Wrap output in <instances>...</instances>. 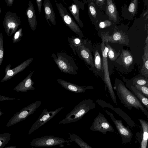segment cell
<instances>
[{
    "label": "cell",
    "instance_id": "cell-1",
    "mask_svg": "<svg viewBox=\"0 0 148 148\" xmlns=\"http://www.w3.org/2000/svg\"><path fill=\"white\" fill-rule=\"evenodd\" d=\"M114 88L116 91L119 99L125 107L129 110L134 107L140 110L148 118V111L136 97L126 88L121 80L115 78Z\"/></svg>",
    "mask_w": 148,
    "mask_h": 148
},
{
    "label": "cell",
    "instance_id": "cell-2",
    "mask_svg": "<svg viewBox=\"0 0 148 148\" xmlns=\"http://www.w3.org/2000/svg\"><path fill=\"white\" fill-rule=\"evenodd\" d=\"M95 103L91 99L83 100L76 106L59 124H66L78 121L89 111L95 108Z\"/></svg>",
    "mask_w": 148,
    "mask_h": 148
},
{
    "label": "cell",
    "instance_id": "cell-3",
    "mask_svg": "<svg viewBox=\"0 0 148 148\" xmlns=\"http://www.w3.org/2000/svg\"><path fill=\"white\" fill-rule=\"evenodd\" d=\"M58 67L62 72L75 75L77 74L78 68L73 59L64 52H58L51 55Z\"/></svg>",
    "mask_w": 148,
    "mask_h": 148
},
{
    "label": "cell",
    "instance_id": "cell-4",
    "mask_svg": "<svg viewBox=\"0 0 148 148\" xmlns=\"http://www.w3.org/2000/svg\"><path fill=\"white\" fill-rule=\"evenodd\" d=\"M41 103V101H37L23 108L12 117L9 120L6 126L7 127H10L25 120L33 113L40 106Z\"/></svg>",
    "mask_w": 148,
    "mask_h": 148
},
{
    "label": "cell",
    "instance_id": "cell-5",
    "mask_svg": "<svg viewBox=\"0 0 148 148\" xmlns=\"http://www.w3.org/2000/svg\"><path fill=\"white\" fill-rule=\"evenodd\" d=\"M60 16L65 25L80 38L84 37L79 26L69 14L66 8L60 3L55 1Z\"/></svg>",
    "mask_w": 148,
    "mask_h": 148
},
{
    "label": "cell",
    "instance_id": "cell-6",
    "mask_svg": "<svg viewBox=\"0 0 148 148\" xmlns=\"http://www.w3.org/2000/svg\"><path fill=\"white\" fill-rule=\"evenodd\" d=\"M20 25V18L16 14L10 11L6 13L3 25L5 33L8 37H11L15 33Z\"/></svg>",
    "mask_w": 148,
    "mask_h": 148
},
{
    "label": "cell",
    "instance_id": "cell-7",
    "mask_svg": "<svg viewBox=\"0 0 148 148\" xmlns=\"http://www.w3.org/2000/svg\"><path fill=\"white\" fill-rule=\"evenodd\" d=\"M104 110L109 116L114 124L121 137L122 139V143L125 144L130 142L133 135L130 129L129 126H125L121 120H117L114 117L113 114L105 109Z\"/></svg>",
    "mask_w": 148,
    "mask_h": 148
},
{
    "label": "cell",
    "instance_id": "cell-8",
    "mask_svg": "<svg viewBox=\"0 0 148 148\" xmlns=\"http://www.w3.org/2000/svg\"><path fill=\"white\" fill-rule=\"evenodd\" d=\"M90 129L91 130L100 132L105 135L108 132H116L104 115L100 112L94 119Z\"/></svg>",
    "mask_w": 148,
    "mask_h": 148
},
{
    "label": "cell",
    "instance_id": "cell-9",
    "mask_svg": "<svg viewBox=\"0 0 148 148\" xmlns=\"http://www.w3.org/2000/svg\"><path fill=\"white\" fill-rule=\"evenodd\" d=\"M65 141L63 138L53 136H46L33 139L30 145L35 147H51L62 145Z\"/></svg>",
    "mask_w": 148,
    "mask_h": 148
},
{
    "label": "cell",
    "instance_id": "cell-10",
    "mask_svg": "<svg viewBox=\"0 0 148 148\" xmlns=\"http://www.w3.org/2000/svg\"><path fill=\"white\" fill-rule=\"evenodd\" d=\"M64 107V106H63L53 111L49 112L47 109L45 108L38 119L31 127L29 131L28 134H30L51 120Z\"/></svg>",
    "mask_w": 148,
    "mask_h": 148
},
{
    "label": "cell",
    "instance_id": "cell-11",
    "mask_svg": "<svg viewBox=\"0 0 148 148\" xmlns=\"http://www.w3.org/2000/svg\"><path fill=\"white\" fill-rule=\"evenodd\" d=\"M107 33H101L102 41L104 43H115L121 44L128 45L129 41L128 36L121 31L117 30L115 29L114 31L111 35H110Z\"/></svg>",
    "mask_w": 148,
    "mask_h": 148
},
{
    "label": "cell",
    "instance_id": "cell-12",
    "mask_svg": "<svg viewBox=\"0 0 148 148\" xmlns=\"http://www.w3.org/2000/svg\"><path fill=\"white\" fill-rule=\"evenodd\" d=\"M33 59V58L27 59L13 69L10 68L11 64H8L5 69V75L0 82H3L10 79L18 73L23 71L30 64Z\"/></svg>",
    "mask_w": 148,
    "mask_h": 148
},
{
    "label": "cell",
    "instance_id": "cell-13",
    "mask_svg": "<svg viewBox=\"0 0 148 148\" xmlns=\"http://www.w3.org/2000/svg\"><path fill=\"white\" fill-rule=\"evenodd\" d=\"M79 58L88 65L93 68L95 66L91 51L86 41L83 45L78 47L75 49Z\"/></svg>",
    "mask_w": 148,
    "mask_h": 148
},
{
    "label": "cell",
    "instance_id": "cell-14",
    "mask_svg": "<svg viewBox=\"0 0 148 148\" xmlns=\"http://www.w3.org/2000/svg\"><path fill=\"white\" fill-rule=\"evenodd\" d=\"M35 71L34 70L30 72L24 79L13 89V90L17 92H25L28 90H35V88L33 86L34 82L32 79V77Z\"/></svg>",
    "mask_w": 148,
    "mask_h": 148
},
{
    "label": "cell",
    "instance_id": "cell-15",
    "mask_svg": "<svg viewBox=\"0 0 148 148\" xmlns=\"http://www.w3.org/2000/svg\"><path fill=\"white\" fill-rule=\"evenodd\" d=\"M57 81L66 90L75 93L84 92L86 89H92L94 88L93 87L90 86H80L59 78L57 79Z\"/></svg>",
    "mask_w": 148,
    "mask_h": 148
},
{
    "label": "cell",
    "instance_id": "cell-16",
    "mask_svg": "<svg viewBox=\"0 0 148 148\" xmlns=\"http://www.w3.org/2000/svg\"><path fill=\"white\" fill-rule=\"evenodd\" d=\"M72 1L74 3H72L71 5L68 7V9L79 25L82 28L84 25L80 18L79 14L80 9H84V3L78 0Z\"/></svg>",
    "mask_w": 148,
    "mask_h": 148
},
{
    "label": "cell",
    "instance_id": "cell-17",
    "mask_svg": "<svg viewBox=\"0 0 148 148\" xmlns=\"http://www.w3.org/2000/svg\"><path fill=\"white\" fill-rule=\"evenodd\" d=\"M45 17L47 23L50 26L51 25L49 20L53 25L56 24L55 14L53 10L52 4L49 0H45L43 4Z\"/></svg>",
    "mask_w": 148,
    "mask_h": 148
},
{
    "label": "cell",
    "instance_id": "cell-18",
    "mask_svg": "<svg viewBox=\"0 0 148 148\" xmlns=\"http://www.w3.org/2000/svg\"><path fill=\"white\" fill-rule=\"evenodd\" d=\"M28 6L26 10L28 21L31 29L34 31L37 25V21L36 12L34 5L31 1L28 2Z\"/></svg>",
    "mask_w": 148,
    "mask_h": 148
},
{
    "label": "cell",
    "instance_id": "cell-19",
    "mask_svg": "<svg viewBox=\"0 0 148 148\" xmlns=\"http://www.w3.org/2000/svg\"><path fill=\"white\" fill-rule=\"evenodd\" d=\"M102 107H108L116 112L117 114H118L125 121L129 126L131 127H133L135 126V122L131 119L125 113H124L123 111L121 110L118 108L119 110H118L117 108H114L112 105L109 103H108L105 101H103L102 103Z\"/></svg>",
    "mask_w": 148,
    "mask_h": 148
},
{
    "label": "cell",
    "instance_id": "cell-20",
    "mask_svg": "<svg viewBox=\"0 0 148 148\" xmlns=\"http://www.w3.org/2000/svg\"><path fill=\"white\" fill-rule=\"evenodd\" d=\"M120 60V64L127 69L133 63L134 59L131 53L126 50H122V53L119 59Z\"/></svg>",
    "mask_w": 148,
    "mask_h": 148
},
{
    "label": "cell",
    "instance_id": "cell-21",
    "mask_svg": "<svg viewBox=\"0 0 148 148\" xmlns=\"http://www.w3.org/2000/svg\"><path fill=\"white\" fill-rule=\"evenodd\" d=\"M145 45L144 47V53L142 57L143 66L141 72L142 75L145 78L148 79V37L147 36L145 41Z\"/></svg>",
    "mask_w": 148,
    "mask_h": 148
},
{
    "label": "cell",
    "instance_id": "cell-22",
    "mask_svg": "<svg viewBox=\"0 0 148 148\" xmlns=\"http://www.w3.org/2000/svg\"><path fill=\"white\" fill-rule=\"evenodd\" d=\"M107 1L106 14L108 16L110 20L116 22L117 20L118 15L116 6L111 0H108Z\"/></svg>",
    "mask_w": 148,
    "mask_h": 148
},
{
    "label": "cell",
    "instance_id": "cell-23",
    "mask_svg": "<svg viewBox=\"0 0 148 148\" xmlns=\"http://www.w3.org/2000/svg\"><path fill=\"white\" fill-rule=\"evenodd\" d=\"M138 120L141 125L143 131L140 148H147L148 139V122L140 119H138Z\"/></svg>",
    "mask_w": 148,
    "mask_h": 148
},
{
    "label": "cell",
    "instance_id": "cell-24",
    "mask_svg": "<svg viewBox=\"0 0 148 148\" xmlns=\"http://www.w3.org/2000/svg\"><path fill=\"white\" fill-rule=\"evenodd\" d=\"M86 40H84L82 38L74 36L68 37L69 45L72 49L75 55L76 54L75 51L76 48L85 43Z\"/></svg>",
    "mask_w": 148,
    "mask_h": 148
},
{
    "label": "cell",
    "instance_id": "cell-25",
    "mask_svg": "<svg viewBox=\"0 0 148 148\" xmlns=\"http://www.w3.org/2000/svg\"><path fill=\"white\" fill-rule=\"evenodd\" d=\"M131 90L140 101L145 108L148 110V99L143 94L138 91L133 85L131 86Z\"/></svg>",
    "mask_w": 148,
    "mask_h": 148
},
{
    "label": "cell",
    "instance_id": "cell-26",
    "mask_svg": "<svg viewBox=\"0 0 148 148\" xmlns=\"http://www.w3.org/2000/svg\"><path fill=\"white\" fill-rule=\"evenodd\" d=\"M69 134L71 140L75 142L81 148H92L76 134Z\"/></svg>",
    "mask_w": 148,
    "mask_h": 148
},
{
    "label": "cell",
    "instance_id": "cell-27",
    "mask_svg": "<svg viewBox=\"0 0 148 148\" xmlns=\"http://www.w3.org/2000/svg\"><path fill=\"white\" fill-rule=\"evenodd\" d=\"M105 43L108 49V56L111 61H115L120 55L119 51L117 53L108 43Z\"/></svg>",
    "mask_w": 148,
    "mask_h": 148
},
{
    "label": "cell",
    "instance_id": "cell-28",
    "mask_svg": "<svg viewBox=\"0 0 148 148\" xmlns=\"http://www.w3.org/2000/svg\"><path fill=\"white\" fill-rule=\"evenodd\" d=\"M94 66L98 71H103V66L102 65L100 55L98 51L95 52L94 56Z\"/></svg>",
    "mask_w": 148,
    "mask_h": 148
},
{
    "label": "cell",
    "instance_id": "cell-29",
    "mask_svg": "<svg viewBox=\"0 0 148 148\" xmlns=\"http://www.w3.org/2000/svg\"><path fill=\"white\" fill-rule=\"evenodd\" d=\"M11 134L8 133L0 134V148H3L10 140Z\"/></svg>",
    "mask_w": 148,
    "mask_h": 148
},
{
    "label": "cell",
    "instance_id": "cell-30",
    "mask_svg": "<svg viewBox=\"0 0 148 148\" xmlns=\"http://www.w3.org/2000/svg\"><path fill=\"white\" fill-rule=\"evenodd\" d=\"M132 85H138L148 86V79L142 77L134 78L132 80Z\"/></svg>",
    "mask_w": 148,
    "mask_h": 148
},
{
    "label": "cell",
    "instance_id": "cell-31",
    "mask_svg": "<svg viewBox=\"0 0 148 148\" xmlns=\"http://www.w3.org/2000/svg\"><path fill=\"white\" fill-rule=\"evenodd\" d=\"M138 1L134 0L132 1L128 8V10L133 16L136 13L138 6Z\"/></svg>",
    "mask_w": 148,
    "mask_h": 148
},
{
    "label": "cell",
    "instance_id": "cell-32",
    "mask_svg": "<svg viewBox=\"0 0 148 148\" xmlns=\"http://www.w3.org/2000/svg\"><path fill=\"white\" fill-rule=\"evenodd\" d=\"M22 29L21 28L14 33L12 38V42L14 44L19 42L23 36Z\"/></svg>",
    "mask_w": 148,
    "mask_h": 148
},
{
    "label": "cell",
    "instance_id": "cell-33",
    "mask_svg": "<svg viewBox=\"0 0 148 148\" xmlns=\"http://www.w3.org/2000/svg\"><path fill=\"white\" fill-rule=\"evenodd\" d=\"M4 49L3 47V34L0 33V67L2 63L4 54Z\"/></svg>",
    "mask_w": 148,
    "mask_h": 148
},
{
    "label": "cell",
    "instance_id": "cell-34",
    "mask_svg": "<svg viewBox=\"0 0 148 148\" xmlns=\"http://www.w3.org/2000/svg\"><path fill=\"white\" fill-rule=\"evenodd\" d=\"M88 10L89 14L94 18H95L97 13L95 5L93 2L91 1L88 4Z\"/></svg>",
    "mask_w": 148,
    "mask_h": 148
},
{
    "label": "cell",
    "instance_id": "cell-35",
    "mask_svg": "<svg viewBox=\"0 0 148 148\" xmlns=\"http://www.w3.org/2000/svg\"><path fill=\"white\" fill-rule=\"evenodd\" d=\"M138 91L148 98V86L136 85H133Z\"/></svg>",
    "mask_w": 148,
    "mask_h": 148
},
{
    "label": "cell",
    "instance_id": "cell-36",
    "mask_svg": "<svg viewBox=\"0 0 148 148\" xmlns=\"http://www.w3.org/2000/svg\"><path fill=\"white\" fill-rule=\"evenodd\" d=\"M112 25L111 22L109 20H106L101 22L99 24V26L100 28H104L108 27Z\"/></svg>",
    "mask_w": 148,
    "mask_h": 148
},
{
    "label": "cell",
    "instance_id": "cell-37",
    "mask_svg": "<svg viewBox=\"0 0 148 148\" xmlns=\"http://www.w3.org/2000/svg\"><path fill=\"white\" fill-rule=\"evenodd\" d=\"M20 100V99L16 98L9 97L4 96L1 95H0V101L8 100Z\"/></svg>",
    "mask_w": 148,
    "mask_h": 148
},
{
    "label": "cell",
    "instance_id": "cell-38",
    "mask_svg": "<svg viewBox=\"0 0 148 148\" xmlns=\"http://www.w3.org/2000/svg\"><path fill=\"white\" fill-rule=\"evenodd\" d=\"M36 2L37 5L39 14H40L41 12L42 6V0H36Z\"/></svg>",
    "mask_w": 148,
    "mask_h": 148
},
{
    "label": "cell",
    "instance_id": "cell-39",
    "mask_svg": "<svg viewBox=\"0 0 148 148\" xmlns=\"http://www.w3.org/2000/svg\"><path fill=\"white\" fill-rule=\"evenodd\" d=\"M94 1L97 5L100 7H101L103 5L105 4V0H97Z\"/></svg>",
    "mask_w": 148,
    "mask_h": 148
},
{
    "label": "cell",
    "instance_id": "cell-40",
    "mask_svg": "<svg viewBox=\"0 0 148 148\" xmlns=\"http://www.w3.org/2000/svg\"><path fill=\"white\" fill-rule=\"evenodd\" d=\"M5 1L6 3V5L8 7H10L12 5L14 0H5Z\"/></svg>",
    "mask_w": 148,
    "mask_h": 148
},
{
    "label": "cell",
    "instance_id": "cell-41",
    "mask_svg": "<svg viewBox=\"0 0 148 148\" xmlns=\"http://www.w3.org/2000/svg\"><path fill=\"white\" fill-rule=\"evenodd\" d=\"M5 148H16L15 146H11L5 147Z\"/></svg>",
    "mask_w": 148,
    "mask_h": 148
},
{
    "label": "cell",
    "instance_id": "cell-42",
    "mask_svg": "<svg viewBox=\"0 0 148 148\" xmlns=\"http://www.w3.org/2000/svg\"><path fill=\"white\" fill-rule=\"evenodd\" d=\"M3 114V113L2 112V111L0 110V116H1Z\"/></svg>",
    "mask_w": 148,
    "mask_h": 148
},
{
    "label": "cell",
    "instance_id": "cell-43",
    "mask_svg": "<svg viewBox=\"0 0 148 148\" xmlns=\"http://www.w3.org/2000/svg\"><path fill=\"white\" fill-rule=\"evenodd\" d=\"M1 7L0 6V14H1Z\"/></svg>",
    "mask_w": 148,
    "mask_h": 148
},
{
    "label": "cell",
    "instance_id": "cell-44",
    "mask_svg": "<svg viewBox=\"0 0 148 148\" xmlns=\"http://www.w3.org/2000/svg\"><path fill=\"white\" fill-rule=\"evenodd\" d=\"M139 148H140V146H139Z\"/></svg>",
    "mask_w": 148,
    "mask_h": 148
}]
</instances>
